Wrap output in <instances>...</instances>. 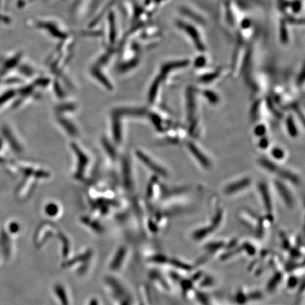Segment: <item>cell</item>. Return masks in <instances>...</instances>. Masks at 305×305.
<instances>
[{
	"instance_id": "1",
	"label": "cell",
	"mask_w": 305,
	"mask_h": 305,
	"mask_svg": "<svg viewBox=\"0 0 305 305\" xmlns=\"http://www.w3.org/2000/svg\"><path fill=\"white\" fill-rule=\"evenodd\" d=\"M260 162L262 166H263L266 169L269 170V171L272 172L273 173L278 174L279 176L290 180V182L294 183V184H297L299 182L298 177L295 176L293 173L282 169L281 168L278 167V166H275L273 162H270L269 160H261Z\"/></svg>"
},
{
	"instance_id": "2",
	"label": "cell",
	"mask_w": 305,
	"mask_h": 305,
	"mask_svg": "<svg viewBox=\"0 0 305 305\" xmlns=\"http://www.w3.org/2000/svg\"><path fill=\"white\" fill-rule=\"evenodd\" d=\"M189 149L192 153H193L194 156L197 158V160L201 162L202 166L204 167H208L210 166V162L208 161V159L206 157L201 153V151L199 149H197V147L193 144H189Z\"/></svg>"
},
{
	"instance_id": "3",
	"label": "cell",
	"mask_w": 305,
	"mask_h": 305,
	"mask_svg": "<svg viewBox=\"0 0 305 305\" xmlns=\"http://www.w3.org/2000/svg\"><path fill=\"white\" fill-rule=\"evenodd\" d=\"M250 182L251 181L249 179H245V180L240 181V182L231 184L230 185H229L225 189V193L232 194L236 192L240 191V190H243V189H245L247 186H249Z\"/></svg>"
},
{
	"instance_id": "4",
	"label": "cell",
	"mask_w": 305,
	"mask_h": 305,
	"mask_svg": "<svg viewBox=\"0 0 305 305\" xmlns=\"http://www.w3.org/2000/svg\"><path fill=\"white\" fill-rule=\"evenodd\" d=\"M278 189L279 192H280V195L282 196V197L284 198V201L287 203V204L290 205L292 204L293 203V199H292V196L289 193V191H288V189L285 187V186L282 185L281 184H278Z\"/></svg>"
},
{
	"instance_id": "5",
	"label": "cell",
	"mask_w": 305,
	"mask_h": 305,
	"mask_svg": "<svg viewBox=\"0 0 305 305\" xmlns=\"http://www.w3.org/2000/svg\"><path fill=\"white\" fill-rule=\"evenodd\" d=\"M287 127L290 134L292 135V136H296L297 134V128L292 118H288L287 120Z\"/></svg>"
},
{
	"instance_id": "6",
	"label": "cell",
	"mask_w": 305,
	"mask_h": 305,
	"mask_svg": "<svg viewBox=\"0 0 305 305\" xmlns=\"http://www.w3.org/2000/svg\"><path fill=\"white\" fill-rule=\"evenodd\" d=\"M273 156L277 158H280L284 156V152H283L281 150L279 149H275V150H273Z\"/></svg>"
},
{
	"instance_id": "7",
	"label": "cell",
	"mask_w": 305,
	"mask_h": 305,
	"mask_svg": "<svg viewBox=\"0 0 305 305\" xmlns=\"http://www.w3.org/2000/svg\"><path fill=\"white\" fill-rule=\"evenodd\" d=\"M264 132H265V130H264V127H262V126H261V127H259L258 129H256V134L262 135L263 134V133H264Z\"/></svg>"
}]
</instances>
